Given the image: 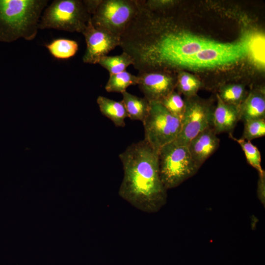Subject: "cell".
Listing matches in <instances>:
<instances>
[{"instance_id": "4", "label": "cell", "mask_w": 265, "mask_h": 265, "mask_svg": "<svg viewBox=\"0 0 265 265\" xmlns=\"http://www.w3.org/2000/svg\"><path fill=\"white\" fill-rule=\"evenodd\" d=\"M158 163L160 179L167 190L177 187L199 169L187 146L178 145L173 142L158 150Z\"/></svg>"}, {"instance_id": "8", "label": "cell", "mask_w": 265, "mask_h": 265, "mask_svg": "<svg viewBox=\"0 0 265 265\" xmlns=\"http://www.w3.org/2000/svg\"><path fill=\"white\" fill-rule=\"evenodd\" d=\"M185 103L181 130L173 142L178 145L186 146L199 132L212 127L213 109L198 99H190Z\"/></svg>"}, {"instance_id": "20", "label": "cell", "mask_w": 265, "mask_h": 265, "mask_svg": "<svg viewBox=\"0 0 265 265\" xmlns=\"http://www.w3.org/2000/svg\"><path fill=\"white\" fill-rule=\"evenodd\" d=\"M229 136L240 146L244 152L247 162L258 171L259 174L265 173L261 166V153L258 148L250 141L246 140L242 138L235 137L231 132L229 133Z\"/></svg>"}, {"instance_id": "21", "label": "cell", "mask_w": 265, "mask_h": 265, "mask_svg": "<svg viewBox=\"0 0 265 265\" xmlns=\"http://www.w3.org/2000/svg\"><path fill=\"white\" fill-rule=\"evenodd\" d=\"M218 95L224 103L238 107L246 98L244 87L241 84L222 86Z\"/></svg>"}, {"instance_id": "16", "label": "cell", "mask_w": 265, "mask_h": 265, "mask_svg": "<svg viewBox=\"0 0 265 265\" xmlns=\"http://www.w3.org/2000/svg\"><path fill=\"white\" fill-rule=\"evenodd\" d=\"M247 43V54L250 60L258 67H265V36L258 32L244 35Z\"/></svg>"}, {"instance_id": "19", "label": "cell", "mask_w": 265, "mask_h": 265, "mask_svg": "<svg viewBox=\"0 0 265 265\" xmlns=\"http://www.w3.org/2000/svg\"><path fill=\"white\" fill-rule=\"evenodd\" d=\"M98 64L107 70L109 75H112L126 71L129 66L133 65L134 60L130 55L123 52L119 55L104 56Z\"/></svg>"}, {"instance_id": "5", "label": "cell", "mask_w": 265, "mask_h": 265, "mask_svg": "<svg viewBox=\"0 0 265 265\" xmlns=\"http://www.w3.org/2000/svg\"><path fill=\"white\" fill-rule=\"evenodd\" d=\"M149 112L142 122L144 139L158 151L174 141L181 127V119L171 113L160 102H150Z\"/></svg>"}, {"instance_id": "18", "label": "cell", "mask_w": 265, "mask_h": 265, "mask_svg": "<svg viewBox=\"0 0 265 265\" xmlns=\"http://www.w3.org/2000/svg\"><path fill=\"white\" fill-rule=\"evenodd\" d=\"M138 77L127 71L116 74L109 75V79L105 87L108 92L122 93L131 85H137Z\"/></svg>"}, {"instance_id": "17", "label": "cell", "mask_w": 265, "mask_h": 265, "mask_svg": "<svg viewBox=\"0 0 265 265\" xmlns=\"http://www.w3.org/2000/svg\"><path fill=\"white\" fill-rule=\"evenodd\" d=\"M45 46L52 55L58 59H67L74 56L79 49L76 41L65 38L55 39Z\"/></svg>"}, {"instance_id": "22", "label": "cell", "mask_w": 265, "mask_h": 265, "mask_svg": "<svg viewBox=\"0 0 265 265\" xmlns=\"http://www.w3.org/2000/svg\"><path fill=\"white\" fill-rule=\"evenodd\" d=\"M200 85L198 79L187 73L180 72L177 77L176 86L178 91L188 97L195 94Z\"/></svg>"}, {"instance_id": "1", "label": "cell", "mask_w": 265, "mask_h": 265, "mask_svg": "<svg viewBox=\"0 0 265 265\" xmlns=\"http://www.w3.org/2000/svg\"><path fill=\"white\" fill-rule=\"evenodd\" d=\"M124 175L118 194L137 209L155 213L167 201V189L161 180L158 151L144 139L129 145L119 154Z\"/></svg>"}, {"instance_id": "2", "label": "cell", "mask_w": 265, "mask_h": 265, "mask_svg": "<svg viewBox=\"0 0 265 265\" xmlns=\"http://www.w3.org/2000/svg\"><path fill=\"white\" fill-rule=\"evenodd\" d=\"M47 0H0V41L33 40Z\"/></svg>"}, {"instance_id": "12", "label": "cell", "mask_w": 265, "mask_h": 265, "mask_svg": "<svg viewBox=\"0 0 265 265\" xmlns=\"http://www.w3.org/2000/svg\"><path fill=\"white\" fill-rule=\"evenodd\" d=\"M213 109L212 127L216 134L231 132L240 120L239 107L224 103L218 94Z\"/></svg>"}, {"instance_id": "7", "label": "cell", "mask_w": 265, "mask_h": 265, "mask_svg": "<svg viewBox=\"0 0 265 265\" xmlns=\"http://www.w3.org/2000/svg\"><path fill=\"white\" fill-rule=\"evenodd\" d=\"M138 9V0H102L91 22L96 28L121 37Z\"/></svg>"}, {"instance_id": "24", "label": "cell", "mask_w": 265, "mask_h": 265, "mask_svg": "<svg viewBox=\"0 0 265 265\" xmlns=\"http://www.w3.org/2000/svg\"><path fill=\"white\" fill-rule=\"evenodd\" d=\"M243 122L242 138L250 141L265 135V118L250 119Z\"/></svg>"}, {"instance_id": "9", "label": "cell", "mask_w": 265, "mask_h": 265, "mask_svg": "<svg viewBox=\"0 0 265 265\" xmlns=\"http://www.w3.org/2000/svg\"><path fill=\"white\" fill-rule=\"evenodd\" d=\"M91 18L82 32L86 44L82 61L85 63L95 64L98 63L101 58L107 55L111 51L119 46L121 37L96 28Z\"/></svg>"}, {"instance_id": "25", "label": "cell", "mask_w": 265, "mask_h": 265, "mask_svg": "<svg viewBox=\"0 0 265 265\" xmlns=\"http://www.w3.org/2000/svg\"><path fill=\"white\" fill-rule=\"evenodd\" d=\"M257 195L261 202L265 205V172L259 174L257 186Z\"/></svg>"}, {"instance_id": "13", "label": "cell", "mask_w": 265, "mask_h": 265, "mask_svg": "<svg viewBox=\"0 0 265 265\" xmlns=\"http://www.w3.org/2000/svg\"><path fill=\"white\" fill-rule=\"evenodd\" d=\"M240 120L265 118V99L263 91H253L239 107Z\"/></svg>"}, {"instance_id": "11", "label": "cell", "mask_w": 265, "mask_h": 265, "mask_svg": "<svg viewBox=\"0 0 265 265\" xmlns=\"http://www.w3.org/2000/svg\"><path fill=\"white\" fill-rule=\"evenodd\" d=\"M216 134L212 127H208L193 137L186 146L198 168L218 149L220 139Z\"/></svg>"}, {"instance_id": "3", "label": "cell", "mask_w": 265, "mask_h": 265, "mask_svg": "<svg viewBox=\"0 0 265 265\" xmlns=\"http://www.w3.org/2000/svg\"><path fill=\"white\" fill-rule=\"evenodd\" d=\"M91 17L82 0H55L44 10L38 28L82 33Z\"/></svg>"}, {"instance_id": "15", "label": "cell", "mask_w": 265, "mask_h": 265, "mask_svg": "<svg viewBox=\"0 0 265 265\" xmlns=\"http://www.w3.org/2000/svg\"><path fill=\"white\" fill-rule=\"evenodd\" d=\"M122 95V101L126 108L128 117L132 120L143 122L149 112L150 102L144 97H139L127 91Z\"/></svg>"}, {"instance_id": "23", "label": "cell", "mask_w": 265, "mask_h": 265, "mask_svg": "<svg viewBox=\"0 0 265 265\" xmlns=\"http://www.w3.org/2000/svg\"><path fill=\"white\" fill-rule=\"evenodd\" d=\"M160 103L172 114L182 119L185 112L186 103L180 93L173 91Z\"/></svg>"}, {"instance_id": "10", "label": "cell", "mask_w": 265, "mask_h": 265, "mask_svg": "<svg viewBox=\"0 0 265 265\" xmlns=\"http://www.w3.org/2000/svg\"><path fill=\"white\" fill-rule=\"evenodd\" d=\"M138 87L149 102H160L174 91L177 78L166 71L139 72Z\"/></svg>"}, {"instance_id": "6", "label": "cell", "mask_w": 265, "mask_h": 265, "mask_svg": "<svg viewBox=\"0 0 265 265\" xmlns=\"http://www.w3.org/2000/svg\"><path fill=\"white\" fill-rule=\"evenodd\" d=\"M247 54V43L245 35L239 41L232 43H215L197 53L180 61V68H207L236 62Z\"/></svg>"}, {"instance_id": "26", "label": "cell", "mask_w": 265, "mask_h": 265, "mask_svg": "<svg viewBox=\"0 0 265 265\" xmlns=\"http://www.w3.org/2000/svg\"><path fill=\"white\" fill-rule=\"evenodd\" d=\"M102 0H84L83 4L88 13L92 16L96 12Z\"/></svg>"}, {"instance_id": "14", "label": "cell", "mask_w": 265, "mask_h": 265, "mask_svg": "<svg viewBox=\"0 0 265 265\" xmlns=\"http://www.w3.org/2000/svg\"><path fill=\"white\" fill-rule=\"evenodd\" d=\"M101 112L109 119L117 127H124L125 119L128 117L125 106L121 101H116L103 96L97 99Z\"/></svg>"}]
</instances>
